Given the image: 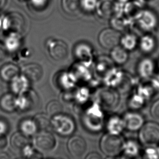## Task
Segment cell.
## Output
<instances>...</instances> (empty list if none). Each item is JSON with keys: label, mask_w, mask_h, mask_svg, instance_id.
Here are the masks:
<instances>
[{"label": "cell", "mask_w": 159, "mask_h": 159, "mask_svg": "<svg viewBox=\"0 0 159 159\" xmlns=\"http://www.w3.org/2000/svg\"><path fill=\"white\" fill-rule=\"evenodd\" d=\"M28 137L21 133H16L12 136L11 144L14 148L17 149H24L28 146Z\"/></svg>", "instance_id": "cell-23"}, {"label": "cell", "mask_w": 159, "mask_h": 159, "mask_svg": "<svg viewBox=\"0 0 159 159\" xmlns=\"http://www.w3.org/2000/svg\"><path fill=\"white\" fill-rule=\"evenodd\" d=\"M157 146V147H158V149H159V145H158V146Z\"/></svg>", "instance_id": "cell-41"}, {"label": "cell", "mask_w": 159, "mask_h": 159, "mask_svg": "<svg viewBox=\"0 0 159 159\" xmlns=\"http://www.w3.org/2000/svg\"><path fill=\"white\" fill-rule=\"evenodd\" d=\"M124 143L120 136L107 134L102 138L100 148L104 154L109 157H115L123 151Z\"/></svg>", "instance_id": "cell-2"}, {"label": "cell", "mask_w": 159, "mask_h": 159, "mask_svg": "<svg viewBox=\"0 0 159 159\" xmlns=\"http://www.w3.org/2000/svg\"><path fill=\"white\" fill-rule=\"evenodd\" d=\"M120 43L127 51H132L135 48L139 43L136 35L133 34H127L121 37Z\"/></svg>", "instance_id": "cell-25"}, {"label": "cell", "mask_w": 159, "mask_h": 159, "mask_svg": "<svg viewBox=\"0 0 159 159\" xmlns=\"http://www.w3.org/2000/svg\"><path fill=\"white\" fill-rule=\"evenodd\" d=\"M123 77V73L118 69H111L107 71L104 82L107 86H118Z\"/></svg>", "instance_id": "cell-18"}, {"label": "cell", "mask_w": 159, "mask_h": 159, "mask_svg": "<svg viewBox=\"0 0 159 159\" xmlns=\"http://www.w3.org/2000/svg\"><path fill=\"white\" fill-rule=\"evenodd\" d=\"M119 1H123H123H126V0H119Z\"/></svg>", "instance_id": "cell-40"}, {"label": "cell", "mask_w": 159, "mask_h": 159, "mask_svg": "<svg viewBox=\"0 0 159 159\" xmlns=\"http://www.w3.org/2000/svg\"><path fill=\"white\" fill-rule=\"evenodd\" d=\"M20 129L22 133L28 137L34 135L38 130L34 120L30 119L25 120L22 122L20 125Z\"/></svg>", "instance_id": "cell-24"}, {"label": "cell", "mask_w": 159, "mask_h": 159, "mask_svg": "<svg viewBox=\"0 0 159 159\" xmlns=\"http://www.w3.org/2000/svg\"><path fill=\"white\" fill-rule=\"evenodd\" d=\"M75 53L77 58L83 62L90 61L93 57V50L90 46L86 43H81L76 46Z\"/></svg>", "instance_id": "cell-15"}, {"label": "cell", "mask_w": 159, "mask_h": 159, "mask_svg": "<svg viewBox=\"0 0 159 159\" xmlns=\"http://www.w3.org/2000/svg\"><path fill=\"white\" fill-rule=\"evenodd\" d=\"M98 2L97 0H80V6L85 11H93L96 9Z\"/></svg>", "instance_id": "cell-32"}, {"label": "cell", "mask_w": 159, "mask_h": 159, "mask_svg": "<svg viewBox=\"0 0 159 159\" xmlns=\"http://www.w3.org/2000/svg\"><path fill=\"white\" fill-rule=\"evenodd\" d=\"M89 97V92L87 89L85 88L80 89L75 95V98L80 102L86 101Z\"/></svg>", "instance_id": "cell-34"}, {"label": "cell", "mask_w": 159, "mask_h": 159, "mask_svg": "<svg viewBox=\"0 0 159 159\" xmlns=\"http://www.w3.org/2000/svg\"><path fill=\"white\" fill-rule=\"evenodd\" d=\"M8 126L4 120H0V135H4V133L6 132Z\"/></svg>", "instance_id": "cell-37"}, {"label": "cell", "mask_w": 159, "mask_h": 159, "mask_svg": "<svg viewBox=\"0 0 159 159\" xmlns=\"http://www.w3.org/2000/svg\"><path fill=\"white\" fill-rule=\"evenodd\" d=\"M123 151L128 157H133L139 155L141 149L138 142L134 140H128L124 143Z\"/></svg>", "instance_id": "cell-22"}, {"label": "cell", "mask_w": 159, "mask_h": 159, "mask_svg": "<svg viewBox=\"0 0 159 159\" xmlns=\"http://www.w3.org/2000/svg\"><path fill=\"white\" fill-rule=\"evenodd\" d=\"M51 128L59 135L68 136L75 131V124L71 116L61 113L53 116Z\"/></svg>", "instance_id": "cell-3"}, {"label": "cell", "mask_w": 159, "mask_h": 159, "mask_svg": "<svg viewBox=\"0 0 159 159\" xmlns=\"http://www.w3.org/2000/svg\"><path fill=\"white\" fill-rule=\"evenodd\" d=\"M125 128L129 131H139L145 123L144 117L135 111L128 112L123 118Z\"/></svg>", "instance_id": "cell-8"}, {"label": "cell", "mask_w": 159, "mask_h": 159, "mask_svg": "<svg viewBox=\"0 0 159 159\" xmlns=\"http://www.w3.org/2000/svg\"><path fill=\"white\" fill-rule=\"evenodd\" d=\"M50 56L57 61L64 60L69 56V48L66 43L61 40H52L48 43Z\"/></svg>", "instance_id": "cell-6"}, {"label": "cell", "mask_w": 159, "mask_h": 159, "mask_svg": "<svg viewBox=\"0 0 159 159\" xmlns=\"http://www.w3.org/2000/svg\"><path fill=\"white\" fill-rule=\"evenodd\" d=\"M143 157L145 159H159V150L157 146H146L143 152Z\"/></svg>", "instance_id": "cell-31"}, {"label": "cell", "mask_w": 159, "mask_h": 159, "mask_svg": "<svg viewBox=\"0 0 159 159\" xmlns=\"http://www.w3.org/2000/svg\"><path fill=\"white\" fill-rule=\"evenodd\" d=\"M63 10L68 14L74 15L77 13L80 7V0H62Z\"/></svg>", "instance_id": "cell-27"}, {"label": "cell", "mask_w": 159, "mask_h": 159, "mask_svg": "<svg viewBox=\"0 0 159 159\" xmlns=\"http://www.w3.org/2000/svg\"><path fill=\"white\" fill-rule=\"evenodd\" d=\"M150 114L154 119L159 120V98L154 102L150 109Z\"/></svg>", "instance_id": "cell-35"}, {"label": "cell", "mask_w": 159, "mask_h": 159, "mask_svg": "<svg viewBox=\"0 0 159 159\" xmlns=\"http://www.w3.org/2000/svg\"><path fill=\"white\" fill-rule=\"evenodd\" d=\"M97 13L101 17H109L116 11V5L113 0H100L97 3Z\"/></svg>", "instance_id": "cell-12"}, {"label": "cell", "mask_w": 159, "mask_h": 159, "mask_svg": "<svg viewBox=\"0 0 159 159\" xmlns=\"http://www.w3.org/2000/svg\"><path fill=\"white\" fill-rule=\"evenodd\" d=\"M101 158V156L99 155L98 153H95V152L90 153L86 157V159H99Z\"/></svg>", "instance_id": "cell-39"}, {"label": "cell", "mask_w": 159, "mask_h": 159, "mask_svg": "<svg viewBox=\"0 0 159 159\" xmlns=\"http://www.w3.org/2000/svg\"><path fill=\"white\" fill-rule=\"evenodd\" d=\"M67 148L73 157L80 158L86 153L87 144L83 138L80 136H73L68 141Z\"/></svg>", "instance_id": "cell-10"}, {"label": "cell", "mask_w": 159, "mask_h": 159, "mask_svg": "<svg viewBox=\"0 0 159 159\" xmlns=\"http://www.w3.org/2000/svg\"><path fill=\"white\" fill-rule=\"evenodd\" d=\"M49 0H30L33 6L37 8H41L48 4Z\"/></svg>", "instance_id": "cell-36"}, {"label": "cell", "mask_w": 159, "mask_h": 159, "mask_svg": "<svg viewBox=\"0 0 159 159\" xmlns=\"http://www.w3.org/2000/svg\"><path fill=\"white\" fill-rule=\"evenodd\" d=\"M138 44L141 51L146 54L153 53L157 46V43L155 38L149 34L143 36Z\"/></svg>", "instance_id": "cell-13"}, {"label": "cell", "mask_w": 159, "mask_h": 159, "mask_svg": "<svg viewBox=\"0 0 159 159\" xmlns=\"http://www.w3.org/2000/svg\"><path fill=\"white\" fill-rule=\"evenodd\" d=\"M111 25L114 29L115 30H125V26H127L125 23V20L122 19L119 17H114V19H112L111 21Z\"/></svg>", "instance_id": "cell-33"}, {"label": "cell", "mask_w": 159, "mask_h": 159, "mask_svg": "<svg viewBox=\"0 0 159 159\" xmlns=\"http://www.w3.org/2000/svg\"><path fill=\"white\" fill-rule=\"evenodd\" d=\"M120 33L112 28L103 30L99 33L98 41L100 45L106 49L111 50L120 43Z\"/></svg>", "instance_id": "cell-5"}, {"label": "cell", "mask_w": 159, "mask_h": 159, "mask_svg": "<svg viewBox=\"0 0 159 159\" xmlns=\"http://www.w3.org/2000/svg\"><path fill=\"white\" fill-rule=\"evenodd\" d=\"M147 101L141 95L136 93L131 96L129 100V106L131 109L138 110L144 107Z\"/></svg>", "instance_id": "cell-29"}, {"label": "cell", "mask_w": 159, "mask_h": 159, "mask_svg": "<svg viewBox=\"0 0 159 159\" xmlns=\"http://www.w3.org/2000/svg\"><path fill=\"white\" fill-rule=\"evenodd\" d=\"M147 83L140 84L138 86L136 93L141 95L147 101L159 95L148 80H147Z\"/></svg>", "instance_id": "cell-19"}, {"label": "cell", "mask_w": 159, "mask_h": 159, "mask_svg": "<svg viewBox=\"0 0 159 159\" xmlns=\"http://www.w3.org/2000/svg\"><path fill=\"white\" fill-rule=\"evenodd\" d=\"M103 117L102 112L100 109L99 106L98 104L95 103L86 112V123L89 125H93V128L96 127L95 124H97L100 127L99 123H97V120L99 122L101 121Z\"/></svg>", "instance_id": "cell-17"}, {"label": "cell", "mask_w": 159, "mask_h": 159, "mask_svg": "<svg viewBox=\"0 0 159 159\" xmlns=\"http://www.w3.org/2000/svg\"><path fill=\"white\" fill-rule=\"evenodd\" d=\"M33 120L38 130H48L50 128H51V120L48 115L43 113L37 114L35 116Z\"/></svg>", "instance_id": "cell-21"}, {"label": "cell", "mask_w": 159, "mask_h": 159, "mask_svg": "<svg viewBox=\"0 0 159 159\" xmlns=\"http://www.w3.org/2000/svg\"><path fill=\"white\" fill-rule=\"evenodd\" d=\"M62 110L63 107L61 103L56 100L50 101L46 106V111L48 115L52 117L62 113Z\"/></svg>", "instance_id": "cell-30"}, {"label": "cell", "mask_w": 159, "mask_h": 159, "mask_svg": "<svg viewBox=\"0 0 159 159\" xmlns=\"http://www.w3.org/2000/svg\"><path fill=\"white\" fill-rule=\"evenodd\" d=\"M19 73V69L16 65L8 63L3 65L0 70V75L3 80L9 82L17 77Z\"/></svg>", "instance_id": "cell-14"}, {"label": "cell", "mask_w": 159, "mask_h": 159, "mask_svg": "<svg viewBox=\"0 0 159 159\" xmlns=\"http://www.w3.org/2000/svg\"><path fill=\"white\" fill-rule=\"evenodd\" d=\"M107 127L109 133L116 135H119L125 128L123 120L117 116H112L109 118Z\"/></svg>", "instance_id": "cell-16"}, {"label": "cell", "mask_w": 159, "mask_h": 159, "mask_svg": "<svg viewBox=\"0 0 159 159\" xmlns=\"http://www.w3.org/2000/svg\"><path fill=\"white\" fill-rule=\"evenodd\" d=\"M110 56L112 60L117 64L122 65L127 62L128 59V51L122 46H117L111 49Z\"/></svg>", "instance_id": "cell-20"}, {"label": "cell", "mask_w": 159, "mask_h": 159, "mask_svg": "<svg viewBox=\"0 0 159 159\" xmlns=\"http://www.w3.org/2000/svg\"><path fill=\"white\" fill-rule=\"evenodd\" d=\"M12 88L13 90L15 93H24L26 92L28 87L29 81L24 77V75L21 77H16L13 80Z\"/></svg>", "instance_id": "cell-28"}, {"label": "cell", "mask_w": 159, "mask_h": 159, "mask_svg": "<svg viewBox=\"0 0 159 159\" xmlns=\"http://www.w3.org/2000/svg\"><path fill=\"white\" fill-rule=\"evenodd\" d=\"M0 106L3 110L7 112H12L16 105V99L14 96L7 94L2 97L0 101Z\"/></svg>", "instance_id": "cell-26"}, {"label": "cell", "mask_w": 159, "mask_h": 159, "mask_svg": "<svg viewBox=\"0 0 159 159\" xmlns=\"http://www.w3.org/2000/svg\"><path fill=\"white\" fill-rule=\"evenodd\" d=\"M22 73L29 82H39L43 77V71L40 65L30 63L25 65L22 69Z\"/></svg>", "instance_id": "cell-11"}, {"label": "cell", "mask_w": 159, "mask_h": 159, "mask_svg": "<svg viewBox=\"0 0 159 159\" xmlns=\"http://www.w3.org/2000/svg\"><path fill=\"white\" fill-rule=\"evenodd\" d=\"M7 140L4 135H0V151L4 149L7 146Z\"/></svg>", "instance_id": "cell-38"}, {"label": "cell", "mask_w": 159, "mask_h": 159, "mask_svg": "<svg viewBox=\"0 0 159 159\" xmlns=\"http://www.w3.org/2000/svg\"><path fill=\"white\" fill-rule=\"evenodd\" d=\"M156 63L152 58L147 57L139 62L137 67L138 75L142 80H148L155 73Z\"/></svg>", "instance_id": "cell-9"}, {"label": "cell", "mask_w": 159, "mask_h": 159, "mask_svg": "<svg viewBox=\"0 0 159 159\" xmlns=\"http://www.w3.org/2000/svg\"><path fill=\"white\" fill-rule=\"evenodd\" d=\"M138 25L142 30L149 32L157 26V18L154 13L149 11H142L136 16Z\"/></svg>", "instance_id": "cell-7"}, {"label": "cell", "mask_w": 159, "mask_h": 159, "mask_svg": "<svg viewBox=\"0 0 159 159\" xmlns=\"http://www.w3.org/2000/svg\"><path fill=\"white\" fill-rule=\"evenodd\" d=\"M33 143L38 151L41 153H49L56 147V138L50 131L42 130L35 134Z\"/></svg>", "instance_id": "cell-4"}, {"label": "cell", "mask_w": 159, "mask_h": 159, "mask_svg": "<svg viewBox=\"0 0 159 159\" xmlns=\"http://www.w3.org/2000/svg\"><path fill=\"white\" fill-rule=\"evenodd\" d=\"M139 139L144 146H157L159 144V123L154 121L144 123L139 130Z\"/></svg>", "instance_id": "cell-1"}]
</instances>
